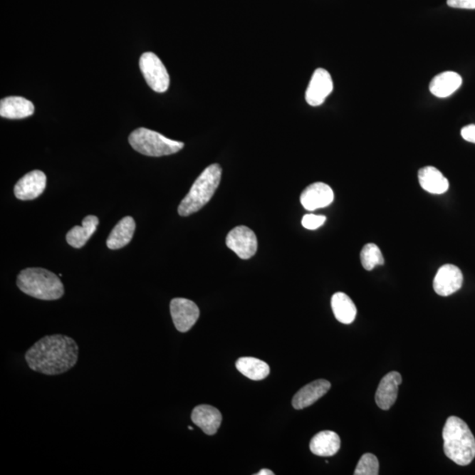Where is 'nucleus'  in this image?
<instances>
[{"label": "nucleus", "mask_w": 475, "mask_h": 475, "mask_svg": "<svg viewBox=\"0 0 475 475\" xmlns=\"http://www.w3.org/2000/svg\"><path fill=\"white\" fill-rule=\"evenodd\" d=\"M80 349L75 340L63 335H46L29 348L25 361L32 371L47 376L66 373L76 365Z\"/></svg>", "instance_id": "1"}, {"label": "nucleus", "mask_w": 475, "mask_h": 475, "mask_svg": "<svg viewBox=\"0 0 475 475\" xmlns=\"http://www.w3.org/2000/svg\"><path fill=\"white\" fill-rule=\"evenodd\" d=\"M444 451L459 466H467L475 458V439L462 419L450 417L443 429Z\"/></svg>", "instance_id": "2"}, {"label": "nucleus", "mask_w": 475, "mask_h": 475, "mask_svg": "<svg viewBox=\"0 0 475 475\" xmlns=\"http://www.w3.org/2000/svg\"><path fill=\"white\" fill-rule=\"evenodd\" d=\"M17 286L22 293L40 301H58L65 294V287L53 272L42 268H28L18 275Z\"/></svg>", "instance_id": "3"}, {"label": "nucleus", "mask_w": 475, "mask_h": 475, "mask_svg": "<svg viewBox=\"0 0 475 475\" xmlns=\"http://www.w3.org/2000/svg\"><path fill=\"white\" fill-rule=\"evenodd\" d=\"M221 177L222 168L219 164H212L205 168L179 204V215L188 216L207 205L219 188Z\"/></svg>", "instance_id": "4"}, {"label": "nucleus", "mask_w": 475, "mask_h": 475, "mask_svg": "<svg viewBox=\"0 0 475 475\" xmlns=\"http://www.w3.org/2000/svg\"><path fill=\"white\" fill-rule=\"evenodd\" d=\"M129 143L135 151L151 157L174 155L184 147L182 142L169 140L155 130L145 128L135 130L130 135Z\"/></svg>", "instance_id": "5"}, {"label": "nucleus", "mask_w": 475, "mask_h": 475, "mask_svg": "<svg viewBox=\"0 0 475 475\" xmlns=\"http://www.w3.org/2000/svg\"><path fill=\"white\" fill-rule=\"evenodd\" d=\"M142 74L150 88L157 93H165L169 88L170 78L166 66L155 53L145 52L140 59Z\"/></svg>", "instance_id": "6"}, {"label": "nucleus", "mask_w": 475, "mask_h": 475, "mask_svg": "<svg viewBox=\"0 0 475 475\" xmlns=\"http://www.w3.org/2000/svg\"><path fill=\"white\" fill-rule=\"evenodd\" d=\"M226 243L228 249L233 250L243 260H248L256 254L258 241L256 234L250 228L239 226L227 234Z\"/></svg>", "instance_id": "7"}, {"label": "nucleus", "mask_w": 475, "mask_h": 475, "mask_svg": "<svg viewBox=\"0 0 475 475\" xmlns=\"http://www.w3.org/2000/svg\"><path fill=\"white\" fill-rule=\"evenodd\" d=\"M170 313L175 328L181 333L189 331L200 316L196 303L183 298L172 299Z\"/></svg>", "instance_id": "8"}, {"label": "nucleus", "mask_w": 475, "mask_h": 475, "mask_svg": "<svg viewBox=\"0 0 475 475\" xmlns=\"http://www.w3.org/2000/svg\"><path fill=\"white\" fill-rule=\"evenodd\" d=\"M334 89L330 73L319 68L313 73L306 92V100L310 106L318 107L323 104Z\"/></svg>", "instance_id": "9"}, {"label": "nucleus", "mask_w": 475, "mask_h": 475, "mask_svg": "<svg viewBox=\"0 0 475 475\" xmlns=\"http://www.w3.org/2000/svg\"><path fill=\"white\" fill-rule=\"evenodd\" d=\"M463 274L457 266L446 264L437 271L433 281L434 291L439 296L447 297L461 290Z\"/></svg>", "instance_id": "10"}, {"label": "nucleus", "mask_w": 475, "mask_h": 475, "mask_svg": "<svg viewBox=\"0 0 475 475\" xmlns=\"http://www.w3.org/2000/svg\"><path fill=\"white\" fill-rule=\"evenodd\" d=\"M46 185V174L42 171L33 170L19 179L14 186V194L22 201L33 200L43 193Z\"/></svg>", "instance_id": "11"}, {"label": "nucleus", "mask_w": 475, "mask_h": 475, "mask_svg": "<svg viewBox=\"0 0 475 475\" xmlns=\"http://www.w3.org/2000/svg\"><path fill=\"white\" fill-rule=\"evenodd\" d=\"M334 192L326 183L315 182L306 188L301 196V203L308 211L328 207L334 201Z\"/></svg>", "instance_id": "12"}, {"label": "nucleus", "mask_w": 475, "mask_h": 475, "mask_svg": "<svg viewBox=\"0 0 475 475\" xmlns=\"http://www.w3.org/2000/svg\"><path fill=\"white\" fill-rule=\"evenodd\" d=\"M402 382L401 374L391 372L381 380L376 392V403L380 409L388 410L397 400L399 386Z\"/></svg>", "instance_id": "13"}, {"label": "nucleus", "mask_w": 475, "mask_h": 475, "mask_svg": "<svg viewBox=\"0 0 475 475\" xmlns=\"http://www.w3.org/2000/svg\"><path fill=\"white\" fill-rule=\"evenodd\" d=\"M192 420L205 434L212 436L218 432L221 425L222 414L214 407L199 405L193 409Z\"/></svg>", "instance_id": "14"}, {"label": "nucleus", "mask_w": 475, "mask_h": 475, "mask_svg": "<svg viewBox=\"0 0 475 475\" xmlns=\"http://www.w3.org/2000/svg\"><path fill=\"white\" fill-rule=\"evenodd\" d=\"M331 387L330 382L326 380H318L302 387L293 399L295 409H304L313 405L318 400L323 397Z\"/></svg>", "instance_id": "15"}, {"label": "nucleus", "mask_w": 475, "mask_h": 475, "mask_svg": "<svg viewBox=\"0 0 475 475\" xmlns=\"http://www.w3.org/2000/svg\"><path fill=\"white\" fill-rule=\"evenodd\" d=\"M35 112L32 102L20 96H10L1 100L0 103V115L3 118L24 119Z\"/></svg>", "instance_id": "16"}, {"label": "nucleus", "mask_w": 475, "mask_h": 475, "mask_svg": "<svg viewBox=\"0 0 475 475\" xmlns=\"http://www.w3.org/2000/svg\"><path fill=\"white\" fill-rule=\"evenodd\" d=\"M341 439L338 433L325 431L316 434L310 442V450L320 457H331L338 454Z\"/></svg>", "instance_id": "17"}, {"label": "nucleus", "mask_w": 475, "mask_h": 475, "mask_svg": "<svg viewBox=\"0 0 475 475\" xmlns=\"http://www.w3.org/2000/svg\"><path fill=\"white\" fill-rule=\"evenodd\" d=\"M462 78L454 72H444L437 75L429 84V91L439 98H447L461 87Z\"/></svg>", "instance_id": "18"}, {"label": "nucleus", "mask_w": 475, "mask_h": 475, "mask_svg": "<svg viewBox=\"0 0 475 475\" xmlns=\"http://www.w3.org/2000/svg\"><path fill=\"white\" fill-rule=\"evenodd\" d=\"M419 183L422 189L431 194H441L449 189L447 178L434 167H425L418 172Z\"/></svg>", "instance_id": "19"}, {"label": "nucleus", "mask_w": 475, "mask_h": 475, "mask_svg": "<svg viewBox=\"0 0 475 475\" xmlns=\"http://www.w3.org/2000/svg\"><path fill=\"white\" fill-rule=\"evenodd\" d=\"M135 230L136 223L132 216H125L120 220L107 239L108 248L115 250L128 245L132 241Z\"/></svg>", "instance_id": "20"}, {"label": "nucleus", "mask_w": 475, "mask_h": 475, "mask_svg": "<svg viewBox=\"0 0 475 475\" xmlns=\"http://www.w3.org/2000/svg\"><path fill=\"white\" fill-rule=\"evenodd\" d=\"M99 219L95 216L89 215L85 216L82 221V226H76L66 234V241L74 249H81L85 245L95 233Z\"/></svg>", "instance_id": "21"}, {"label": "nucleus", "mask_w": 475, "mask_h": 475, "mask_svg": "<svg viewBox=\"0 0 475 475\" xmlns=\"http://www.w3.org/2000/svg\"><path fill=\"white\" fill-rule=\"evenodd\" d=\"M333 313L343 324H351L357 316V308L351 298L343 293H336L331 299Z\"/></svg>", "instance_id": "22"}, {"label": "nucleus", "mask_w": 475, "mask_h": 475, "mask_svg": "<svg viewBox=\"0 0 475 475\" xmlns=\"http://www.w3.org/2000/svg\"><path fill=\"white\" fill-rule=\"evenodd\" d=\"M236 368L239 372L251 380H263L269 374L267 362L254 357L239 358Z\"/></svg>", "instance_id": "23"}, {"label": "nucleus", "mask_w": 475, "mask_h": 475, "mask_svg": "<svg viewBox=\"0 0 475 475\" xmlns=\"http://www.w3.org/2000/svg\"><path fill=\"white\" fill-rule=\"evenodd\" d=\"M360 258L362 267L368 271H372L377 265H383L385 263L383 254L379 246L373 243H369L362 248Z\"/></svg>", "instance_id": "24"}, {"label": "nucleus", "mask_w": 475, "mask_h": 475, "mask_svg": "<svg viewBox=\"0 0 475 475\" xmlns=\"http://www.w3.org/2000/svg\"><path fill=\"white\" fill-rule=\"evenodd\" d=\"M380 472V463L375 455L365 454L358 461L355 475H377Z\"/></svg>", "instance_id": "25"}, {"label": "nucleus", "mask_w": 475, "mask_h": 475, "mask_svg": "<svg viewBox=\"0 0 475 475\" xmlns=\"http://www.w3.org/2000/svg\"><path fill=\"white\" fill-rule=\"evenodd\" d=\"M326 216L320 215L308 214L303 216L302 226L308 230H316L323 226L326 221Z\"/></svg>", "instance_id": "26"}, {"label": "nucleus", "mask_w": 475, "mask_h": 475, "mask_svg": "<svg viewBox=\"0 0 475 475\" xmlns=\"http://www.w3.org/2000/svg\"><path fill=\"white\" fill-rule=\"evenodd\" d=\"M447 5L452 9H475V0H447Z\"/></svg>", "instance_id": "27"}, {"label": "nucleus", "mask_w": 475, "mask_h": 475, "mask_svg": "<svg viewBox=\"0 0 475 475\" xmlns=\"http://www.w3.org/2000/svg\"><path fill=\"white\" fill-rule=\"evenodd\" d=\"M461 136L467 142L475 144V125H470L461 130Z\"/></svg>", "instance_id": "28"}, {"label": "nucleus", "mask_w": 475, "mask_h": 475, "mask_svg": "<svg viewBox=\"0 0 475 475\" xmlns=\"http://www.w3.org/2000/svg\"><path fill=\"white\" fill-rule=\"evenodd\" d=\"M275 474L272 472L271 470L268 469H261L259 473L256 474V475H274Z\"/></svg>", "instance_id": "29"}, {"label": "nucleus", "mask_w": 475, "mask_h": 475, "mask_svg": "<svg viewBox=\"0 0 475 475\" xmlns=\"http://www.w3.org/2000/svg\"><path fill=\"white\" fill-rule=\"evenodd\" d=\"M189 429H190V431H193V428L192 427V426H189Z\"/></svg>", "instance_id": "30"}]
</instances>
